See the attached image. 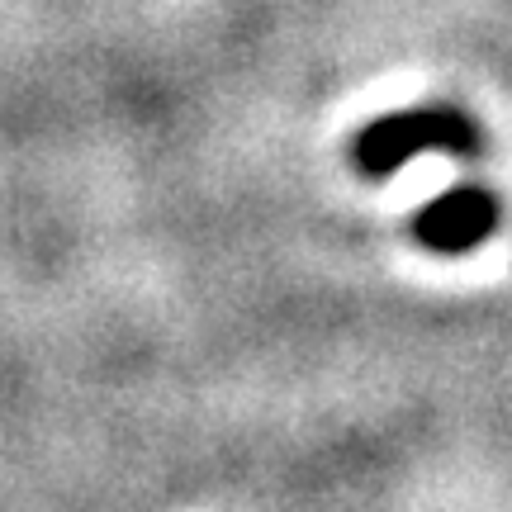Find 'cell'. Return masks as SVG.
<instances>
[{
	"mask_svg": "<svg viewBox=\"0 0 512 512\" xmlns=\"http://www.w3.org/2000/svg\"><path fill=\"white\" fill-rule=\"evenodd\" d=\"M498 223H503V200H498L494 190L479 181H460L446 195L422 204L418 214L408 219V233H413V242H418L422 252L465 256L494 238Z\"/></svg>",
	"mask_w": 512,
	"mask_h": 512,
	"instance_id": "2",
	"label": "cell"
},
{
	"mask_svg": "<svg viewBox=\"0 0 512 512\" xmlns=\"http://www.w3.org/2000/svg\"><path fill=\"white\" fill-rule=\"evenodd\" d=\"M422 152H446V157H479L484 152V128L475 114L446 100H427V105H408V110L380 114L370 119L356 138H351V166L366 181H384L399 166H408Z\"/></svg>",
	"mask_w": 512,
	"mask_h": 512,
	"instance_id": "1",
	"label": "cell"
}]
</instances>
